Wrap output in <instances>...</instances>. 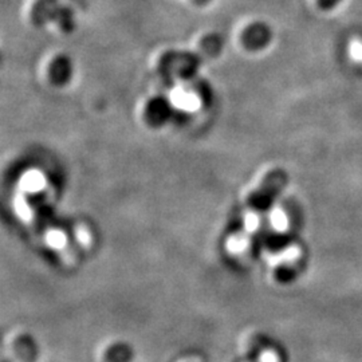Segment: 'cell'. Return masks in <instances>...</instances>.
Masks as SVG:
<instances>
[{
    "mask_svg": "<svg viewBox=\"0 0 362 362\" xmlns=\"http://www.w3.org/2000/svg\"><path fill=\"white\" fill-rule=\"evenodd\" d=\"M197 4H204V3H207L208 0H194Z\"/></svg>",
    "mask_w": 362,
    "mask_h": 362,
    "instance_id": "cell-6",
    "label": "cell"
},
{
    "mask_svg": "<svg viewBox=\"0 0 362 362\" xmlns=\"http://www.w3.org/2000/svg\"><path fill=\"white\" fill-rule=\"evenodd\" d=\"M342 0H318V4H320V7L322 8V10H332V8H334L337 7L339 3H341Z\"/></svg>",
    "mask_w": 362,
    "mask_h": 362,
    "instance_id": "cell-5",
    "label": "cell"
},
{
    "mask_svg": "<svg viewBox=\"0 0 362 362\" xmlns=\"http://www.w3.org/2000/svg\"><path fill=\"white\" fill-rule=\"evenodd\" d=\"M73 70L74 67L71 59L67 55H58L54 58L49 70L52 83L57 86L67 85L73 77Z\"/></svg>",
    "mask_w": 362,
    "mask_h": 362,
    "instance_id": "cell-3",
    "label": "cell"
},
{
    "mask_svg": "<svg viewBox=\"0 0 362 362\" xmlns=\"http://www.w3.org/2000/svg\"><path fill=\"white\" fill-rule=\"evenodd\" d=\"M272 39V31L266 23H252L247 27L242 35L243 46L250 52L263 50L270 45Z\"/></svg>",
    "mask_w": 362,
    "mask_h": 362,
    "instance_id": "cell-2",
    "label": "cell"
},
{
    "mask_svg": "<svg viewBox=\"0 0 362 362\" xmlns=\"http://www.w3.org/2000/svg\"><path fill=\"white\" fill-rule=\"evenodd\" d=\"M33 16L38 25L46 23L49 19H58V23L64 28L73 25V13L69 8L61 7L57 0H39L34 7Z\"/></svg>",
    "mask_w": 362,
    "mask_h": 362,
    "instance_id": "cell-1",
    "label": "cell"
},
{
    "mask_svg": "<svg viewBox=\"0 0 362 362\" xmlns=\"http://www.w3.org/2000/svg\"><path fill=\"white\" fill-rule=\"evenodd\" d=\"M202 49H203V52H206L209 57H215V55H218V54L221 52V49H223V40H221L219 35H216V34L208 35V37L203 39V42H202Z\"/></svg>",
    "mask_w": 362,
    "mask_h": 362,
    "instance_id": "cell-4",
    "label": "cell"
}]
</instances>
